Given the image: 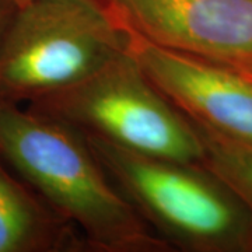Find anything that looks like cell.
<instances>
[{
  "label": "cell",
  "mask_w": 252,
  "mask_h": 252,
  "mask_svg": "<svg viewBox=\"0 0 252 252\" xmlns=\"http://www.w3.org/2000/svg\"><path fill=\"white\" fill-rule=\"evenodd\" d=\"M0 157L89 251L170 252L118 190L84 136L32 109L0 99Z\"/></svg>",
  "instance_id": "obj_1"
},
{
  "label": "cell",
  "mask_w": 252,
  "mask_h": 252,
  "mask_svg": "<svg viewBox=\"0 0 252 252\" xmlns=\"http://www.w3.org/2000/svg\"><path fill=\"white\" fill-rule=\"evenodd\" d=\"M83 136L118 190L172 251H252V210L203 164L152 157Z\"/></svg>",
  "instance_id": "obj_2"
},
{
  "label": "cell",
  "mask_w": 252,
  "mask_h": 252,
  "mask_svg": "<svg viewBox=\"0 0 252 252\" xmlns=\"http://www.w3.org/2000/svg\"><path fill=\"white\" fill-rule=\"evenodd\" d=\"M130 45L98 0H32L0 39V99L34 102L87 79Z\"/></svg>",
  "instance_id": "obj_3"
},
{
  "label": "cell",
  "mask_w": 252,
  "mask_h": 252,
  "mask_svg": "<svg viewBox=\"0 0 252 252\" xmlns=\"http://www.w3.org/2000/svg\"><path fill=\"white\" fill-rule=\"evenodd\" d=\"M28 108L135 153L195 164L205 158L196 127L146 76L130 45L87 79Z\"/></svg>",
  "instance_id": "obj_4"
},
{
  "label": "cell",
  "mask_w": 252,
  "mask_h": 252,
  "mask_svg": "<svg viewBox=\"0 0 252 252\" xmlns=\"http://www.w3.org/2000/svg\"><path fill=\"white\" fill-rule=\"evenodd\" d=\"M132 36L252 73V0H98Z\"/></svg>",
  "instance_id": "obj_5"
},
{
  "label": "cell",
  "mask_w": 252,
  "mask_h": 252,
  "mask_svg": "<svg viewBox=\"0 0 252 252\" xmlns=\"http://www.w3.org/2000/svg\"><path fill=\"white\" fill-rule=\"evenodd\" d=\"M146 76L196 125L252 146V80L244 73L130 35Z\"/></svg>",
  "instance_id": "obj_6"
},
{
  "label": "cell",
  "mask_w": 252,
  "mask_h": 252,
  "mask_svg": "<svg viewBox=\"0 0 252 252\" xmlns=\"http://www.w3.org/2000/svg\"><path fill=\"white\" fill-rule=\"evenodd\" d=\"M81 251L89 248L79 231L14 178L0 157V252Z\"/></svg>",
  "instance_id": "obj_7"
},
{
  "label": "cell",
  "mask_w": 252,
  "mask_h": 252,
  "mask_svg": "<svg viewBox=\"0 0 252 252\" xmlns=\"http://www.w3.org/2000/svg\"><path fill=\"white\" fill-rule=\"evenodd\" d=\"M193 126L205 149L202 164L224 181L252 210V146L225 137L205 126Z\"/></svg>",
  "instance_id": "obj_8"
},
{
  "label": "cell",
  "mask_w": 252,
  "mask_h": 252,
  "mask_svg": "<svg viewBox=\"0 0 252 252\" xmlns=\"http://www.w3.org/2000/svg\"><path fill=\"white\" fill-rule=\"evenodd\" d=\"M17 7L14 4H11L7 0H0V39L4 34L6 28L11 21V18L14 16Z\"/></svg>",
  "instance_id": "obj_9"
},
{
  "label": "cell",
  "mask_w": 252,
  "mask_h": 252,
  "mask_svg": "<svg viewBox=\"0 0 252 252\" xmlns=\"http://www.w3.org/2000/svg\"><path fill=\"white\" fill-rule=\"evenodd\" d=\"M7 1H10L11 4H14L18 9V7H21V6H26L27 3L32 1V0H7Z\"/></svg>",
  "instance_id": "obj_10"
},
{
  "label": "cell",
  "mask_w": 252,
  "mask_h": 252,
  "mask_svg": "<svg viewBox=\"0 0 252 252\" xmlns=\"http://www.w3.org/2000/svg\"><path fill=\"white\" fill-rule=\"evenodd\" d=\"M241 73H244L245 76H248V77H250V79H251V80H252V73H245V72H241Z\"/></svg>",
  "instance_id": "obj_11"
}]
</instances>
